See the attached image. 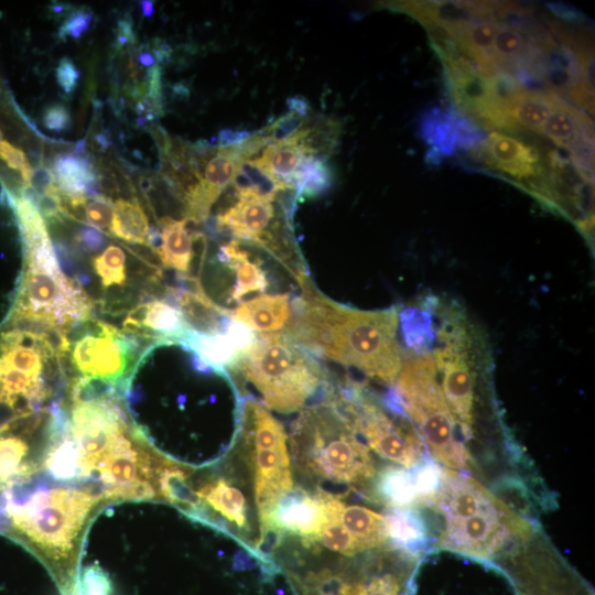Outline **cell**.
<instances>
[{"label":"cell","instance_id":"cell-1","mask_svg":"<svg viewBox=\"0 0 595 595\" xmlns=\"http://www.w3.org/2000/svg\"><path fill=\"white\" fill-rule=\"evenodd\" d=\"M286 333L313 355L393 385L402 367L398 310L363 311L332 301L306 281Z\"/></svg>","mask_w":595,"mask_h":595},{"label":"cell","instance_id":"cell-2","mask_svg":"<svg viewBox=\"0 0 595 595\" xmlns=\"http://www.w3.org/2000/svg\"><path fill=\"white\" fill-rule=\"evenodd\" d=\"M443 518L435 547L483 560L529 533L528 523L470 476L443 469L435 490L424 499Z\"/></svg>","mask_w":595,"mask_h":595},{"label":"cell","instance_id":"cell-3","mask_svg":"<svg viewBox=\"0 0 595 595\" xmlns=\"http://www.w3.org/2000/svg\"><path fill=\"white\" fill-rule=\"evenodd\" d=\"M93 493L71 487L40 488L22 499L6 493L13 527L35 545L62 595H69L77 582L76 541L102 499Z\"/></svg>","mask_w":595,"mask_h":595},{"label":"cell","instance_id":"cell-4","mask_svg":"<svg viewBox=\"0 0 595 595\" xmlns=\"http://www.w3.org/2000/svg\"><path fill=\"white\" fill-rule=\"evenodd\" d=\"M291 446L296 467L318 482L353 486L376 474L368 446L328 393L323 402L301 412L292 428Z\"/></svg>","mask_w":595,"mask_h":595},{"label":"cell","instance_id":"cell-5","mask_svg":"<svg viewBox=\"0 0 595 595\" xmlns=\"http://www.w3.org/2000/svg\"><path fill=\"white\" fill-rule=\"evenodd\" d=\"M230 370L256 388L266 408L281 413L303 409L325 380L314 355L285 333L258 335Z\"/></svg>","mask_w":595,"mask_h":595},{"label":"cell","instance_id":"cell-6","mask_svg":"<svg viewBox=\"0 0 595 595\" xmlns=\"http://www.w3.org/2000/svg\"><path fill=\"white\" fill-rule=\"evenodd\" d=\"M437 376L429 354L408 358L396 380L397 398L416 424L433 456L450 469H464L470 456Z\"/></svg>","mask_w":595,"mask_h":595},{"label":"cell","instance_id":"cell-7","mask_svg":"<svg viewBox=\"0 0 595 595\" xmlns=\"http://www.w3.org/2000/svg\"><path fill=\"white\" fill-rule=\"evenodd\" d=\"M23 252L25 271L13 316L37 318L62 331L86 321L93 302L61 270L51 239L28 245Z\"/></svg>","mask_w":595,"mask_h":595},{"label":"cell","instance_id":"cell-8","mask_svg":"<svg viewBox=\"0 0 595 595\" xmlns=\"http://www.w3.org/2000/svg\"><path fill=\"white\" fill-rule=\"evenodd\" d=\"M239 434L251 455L261 543L277 505L293 488L288 435L282 424L253 398L242 401Z\"/></svg>","mask_w":595,"mask_h":595},{"label":"cell","instance_id":"cell-9","mask_svg":"<svg viewBox=\"0 0 595 595\" xmlns=\"http://www.w3.org/2000/svg\"><path fill=\"white\" fill-rule=\"evenodd\" d=\"M442 314L433 360L445 400L464 441H467L473 437L475 421L476 372L473 339L465 315L457 305L445 306Z\"/></svg>","mask_w":595,"mask_h":595},{"label":"cell","instance_id":"cell-10","mask_svg":"<svg viewBox=\"0 0 595 595\" xmlns=\"http://www.w3.org/2000/svg\"><path fill=\"white\" fill-rule=\"evenodd\" d=\"M328 393L354 430L365 439L368 448L407 468L420 462L422 443L419 439L391 419L359 386L347 385L337 393L329 388Z\"/></svg>","mask_w":595,"mask_h":595},{"label":"cell","instance_id":"cell-11","mask_svg":"<svg viewBox=\"0 0 595 595\" xmlns=\"http://www.w3.org/2000/svg\"><path fill=\"white\" fill-rule=\"evenodd\" d=\"M94 331L78 337L72 347V363L82 379L119 386L127 377L137 344L113 325L96 322Z\"/></svg>","mask_w":595,"mask_h":595},{"label":"cell","instance_id":"cell-12","mask_svg":"<svg viewBox=\"0 0 595 595\" xmlns=\"http://www.w3.org/2000/svg\"><path fill=\"white\" fill-rule=\"evenodd\" d=\"M340 498L316 488L310 493L292 488L277 505L266 539L280 543L285 534L299 537L306 548H312L337 509ZM261 544V545H262Z\"/></svg>","mask_w":595,"mask_h":595},{"label":"cell","instance_id":"cell-13","mask_svg":"<svg viewBox=\"0 0 595 595\" xmlns=\"http://www.w3.org/2000/svg\"><path fill=\"white\" fill-rule=\"evenodd\" d=\"M479 153L487 165L518 181L540 201L549 195L551 180H548L537 148L495 131L485 137Z\"/></svg>","mask_w":595,"mask_h":595},{"label":"cell","instance_id":"cell-14","mask_svg":"<svg viewBox=\"0 0 595 595\" xmlns=\"http://www.w3.org/2000/svg\"><path fill=\"white\" fill-rule=\"evenodd\" d=\"M195 506L190 516L214 520L217 528H236V537L250 531L248 504L240 488L226 477L213 478L193 491Z\"/></svg>","mask_w":595,"mask_h":595},{"label":"cell","instance_id":"cell-15","mask_svg":"<svg viewBox=\"0 0 595 595\" xmlns=\"http://www.w3.org/2000/svg\"><path fill=\"white\" fill-rule=\"evenodd\" d=\"M256 337L252 331L230 318L223 333L206 335L191 332L181 343L209 367L228 372Z\"/></svg>","mask_w":595,"mask_h":595},{"label":"cell","instance_id":"cell-16","mask_svg":"<svg viewBox=\"0 0 595 595\" xmlns=\"http://www.w3.org/2000/svg\"><path fill=\"white\" fill-rule=\"evenodd\" d=\"M123 327L154 343L183 342L191 333L178 309L162 300L137 305L128 313Z\"/></svg>","mask_w":595,"mask_h":595},{"label":"cell","instance_id":"cell-17","mask_svg":"<svg viewBox=\"0 0 595 595\" xmlns=\"http://www.w3.org/2000/svg\"><path fill=\"white\" fill-rule=\"evenodd\" d=\"M292 316L290 295L262 294L241 303L230 312V318L259 334L286 329Z\"/></svg>","mask_w":595,"mask_h":595},{"label":"cell","instance_id":"cell-18","mask_svg":"<svg viewBox=\"0 0 595 595\" xmlns=\"http://www.w3.org/2000/svg\"><path fill=\"white\" fill-rule=\"evenodd\" d=\"M220 259L235 272L236 283L231 292L235 302L251 294L264 292L269 285L261 261L250 257L238 240H231L220 249Z\"/></svg>","mask_w":595,"mask_h":595},{"label":"cell","instance_id":"cell-19","mask_svg":"<svg viewBox=\"0 0 595 595\" xmlns=\"http://www.w3.org/2000/svg\"><path fill=\"white\" fill-rule=\"evenodd\" d=\"M456 111H444L433 107L424 112L420 120V133L430 145L426 154L429 163H439L458 149V131L456 126Z\"/></svg>","mask_w":595,"mask_h":595},{"label":"cell","instance_id":"cell-20","mask_svg":"<svg viewBox=\"0 0 595 595\" xmlns=\"http://www.w3.org/2000/svg\"><path fill=\"white\" fill-rule=\"evenodd\" d=\"M161 245L155 251L162 264L186 274L193 258V235L186 228L184 220L162 217L159 220Z\"/></svg>","mask_w":595,"mask_h":595},{"label":"cell","instance_id":"cell-21","mask_svg":"<svg viewBox=\"0 0 595 595\" xmlns=\"http://www.w3.org/2000/svg\"><path fill=\"white\" fill-rule=\"evenodd\" d=\"M339 521L363 551L379 548L388 541L385 516L369 508L344 502Z\"/></svg>","mask_w":595,"mask_h":595},{"label":"cell","instance_id":"cell-22","mask_svg":"<svg viewBox=\"0 0 595 595\" xmlns=\"http://www.w3.org/2000/svg\"><path fill=\"white\" fill-rule=\"evenodd\" d=\"M52 167L56 185L62 195L66 197L85 195L86 187L99 180L86 154H58L55 156Z\"/></svg>","mask_w":595,"mask_h":595},{"label":"cell","instance_id":"cell-23","mask_svg":"<svg viewBox=\"0 0 595 595\" xmlns=\"http://www.w3.org/2000/svg\"><path fill=\"white\" fill-rule=\"evenodd\" d=\"M562 98L554 91L523 90L512 102L509 116L517 128L539 133L542 123L552 113Z\"/></svg>","mask_w":595,"mask_h":595},{"label":"cell","instance_id":"cell-24","mask_svg":"<svg viewBox=\"0 0 595 595\" xmlns=\"http://www.w3.org/2000/svg\"><path fill=\"white\" fill-rule=\"evenodd\" d=\"M257 162L284 187H292V180L306 154L298 140L271 142Z\"/></svg>","mask_w":595,"mask_h":595},{"label":"cell","instance_id":"cell-25","mask_svg":"<svg viewBox=\"0 0 595 595\" xmlns=\"http://www.w3.org/2000/svg\"><path fill=\"white\" fill-rule=\"evenodd\" d=\"M47 397L43 381L0 363V402L14 407L23 398L30 411Z\"/></svg>","mask_w":595,"mask_h":595},{"label":"cell","instance_id":"cell-26","mask_svg":"<svg viewBox=\"0 0 595 595\" xmlns=\"http://www.w3.org/2000/svg\"><path fill=\"white\" fill-rule=\"evenodd\" d=\"M241 161L244 159L238 145L213 147L202 165L199 182L219 197L230 185Z\"/></svg>","mask_w":595,"mask_h":595},{"label":"cell","instance_id":"cell-27","mask_svg":"<svg viewBox=\"0 0 595 595\" xmlns=\"http://www.w3.org/2000/svg\"><path fill=\"white\" fill-rule=\"evenodd\" d=\"M110 232L131 244L147 245L150 226L148 217L137 201L119 198L115 203Z\"/></svg>","mask_w":595,"mask_h":595},{"label":"cell","instance_id":"cell-28","mask_svg":"<svg viewBox=\"0 0 595 595\" xmlns=\"http://www.w3.org/2000/svg\"><path fill=\"white\" fill-rule=\"evenodd\" d=\"M339 132V123L331 118L320 117L313 121L310 119L298 142L303 148L306 158L326 161L338 143Z\"/></svg>","mask_w":595,"mask_h":595},{"label":"cell","instance_id":"cell-29","mask_svg":"<svg viewBox=\"0 0 595 595\" xmlns=\"http://www.w3.org/2000/svg\"><path fill=\"white\" fill-rule=\"evenodd\" d=\"M333 172L324 160L306 158L296 170L292 180V187L300 197H314L331 187Z\"/></svg>","mask_w":595,"mask_h":595},{"label":"cell","instance_id":"cell-30","mask_svg":"<svg viewBox=\"0 0 595 595\" xmlns=\"http://www.w3.org/2000/svg\"><path fill=\"white\" fill-rule=\"evenodd\" d=\"M378 493L394 507L421 499L414 476L403 469L388 468L379 477Z\"/></svg>","mask_w":595,"mask_h":595},{"label":"cell","instance_id":"cell-31","mask_svg":"<svg viewBox=\"0 0 595 595\" xmlns=\"http://www.w3.org/2000/svg\"><path fill=\"white\" fill-rule=\"evenodd\" d=\"M28 451L26 442L19 436L0 437V485L33 474V466L22 463Z\"/></svg>","mask_w":595,"mask_h":595},{"label":"cell","instance_id":"cell-32","mask_svg":"<svg viewBox=\"0 0 595 595\" xmlns=\"http://www.w3.org/2000/svg\"><path fill=\"white\" fill-rule=\"evenodd\" d=\"M66 426V433L55 440L44 459V466L50 475L61 480L78 477L77 451L69 435L68 425Z\"/></svg>","mask_w":595,"mask_h":595},{"label":"cell","instance_id":"cell-33","mask_svg":"<svg viewBox=\"0 0 595 595\" xmlns=\"http://www.w3.org/2000/svg\"><path fill=\"white\" fill-rule=\"evenodd\" d=\"M93 267L102 288L125 284L127 279L126 255L120 247L108 246L100 256L93 260Z\"/></svg>","mask_w":595,"mask_h":595},{"label":"cell","instance_id":"cell-34","mask_svg":"<svg viewBox=\"0 0 595 595\" xmlns=\"http://www.w3.org/2000/svg\"><path fill=\"white\" fill-rule=\"evenodd\" d=\"M343 505L344 501H340L316 543H321L323 547L335 553L353 556L364 551L339 521V512Z\"/></svg>","mask_w":595,"mask_h":595},{"label":"cell","instance_id":"cell-35","mask_svg":"<svg viewBox=\"0 0 595 595\" xmlns=\"http://www.w3.org/2000/svg\"><path fill=\"white\" fill-rule=\"evenodd\" d=\"M309 121L310 117L288 111L266 127L262 132L269 138L270 143L299 140L301 132L307 126Z\"/></svg>","mask_w":595,"mask_h":595},{"label":"cell","instance_id":"cell-36","mask_svg":"<svg viewBox=\"0 0 595 595\" xmlns=\"http://www.w3.org/2000/svg\"><path fill=\"white\" fill-rule=\"evenodd\" d=\"M111 582L98 565L84 569L69 595H111Z\"/></svg>","mask_w":595,"mask_h":595},{"label":"cell","instance_id":"cell-37","mask_svg":"<svg viewBox=\"0 0 595 595\" xmlns=\"http://www.w3.org/2000/svg\"><path fill=\"white\" fill-rule=\"evenodd\" d=\"M0 161L3 162L9 170L20 174V190L23 187H31L30 182L33 167L21 148L13 145L8 140H2L0 143Z\"/></svg>","mask_w":595,"mask_h":595},{"label":"cell","instance_id":"cell-38","mask_svg":"<svg viewBox=\"0 0 595 595\" xmlns=\"http://www.w3.org/2000/svg\"><path fill=\"white\" fill-rule=\"evenodd\" d=\"M115 205L110 198L98 196L93 198L85 207V218L96 229L108 230L112 225Z\"/></svg>","mask_w":595,"mask_h":595},{"label":"cell","instance_id":"cell-39","mask_svg":"<svg viewBox=\"0 0 595 595\" xmlns=\"http://www.w3.org/2000/svg\"><path fill=\"white\" fill-rule=\"evenodd\" d=\"M93 12L87 7H80L66 14L58 31V37H82L91 26Z\"/></svg>","mask_w":595,"mask_h":595},{"label":"cell","instance_id":"cell-40","mask_svg":"<svg viewBox=\"0 0 595 595\" xmlns=\"http://www.w3.org/2000/svg\"><path fill=\"white\" fill-rule=\"evenodd\" d=\"M42 121L46 129L54 132H63L71 127L72 118L64 105L51 104L44 109Z\"/></svg>","mask_w":595,"mask_h":595},{"label":"cell","instance_id":"cell-41","mask_svg":"<svg viewBox=\"0 0 595 595\" xmlns=\"http://www.w3.org/2000/svg\"><path fill=\"white\" fill-rule=\"evenodd\" d=\"M55 77L58 86L65 94H72L77 87L80 78V71L68 57H63L55 69Z\"/></svg>","mask_w":595,"mask_h":595},{"label":"cell","instance_id":"cell-42","mask_svg":"<svg viewBox=\"0 0 595 595\" xmlns=\"http://www.w3.org/2000/svg\"><path fill=\"white\" fill-rule=\"evenodd\" d=\"M75 241L80 249L87 252H97L106 245V237L94 227L83 226L75 236Z\"/></svg>","mask_w":595,"mask_h":595},{"label":"cell","instance_id":"cell-43","mask_svg":"<svg viewBox=\"0 0 595 595\" xmlns=\"http://www.w3.org/2000/svg\"><path fill=\"white\" fill-rule=\"evenodd\" d=\"M55 183L53 171L48 167L40 165L33 169L30 185L39 197L45 193L48 186Z\"/></svg>","mask_w":595,"mask_h":595},{"label":"cell","instance_id":"cell-44","mask_svg":"<svg viewBox=\"0 0 595 595\" xmlns=\"http://www.w3.org/2000/svg\"><path fill=\"white\" fill-rule=\"evenodd\" d=\"M251 134V132L246 130L221 129L218 132L215 147L225 148L237 145L246 141Z\"/></svg>","mask_w":595,"mask_h":595},{"label":"cell","instance_id":"cell-45","mask_svg":"<svg viewBox=\"0 0 595 595\" xmlns=\"http://www.w3.org/2000/svg\"><path fill=\"white\" fill-rule=\"evenodd\" d=\"M117 45L120 48L126 46L127 44H133L136 41L134 31L132 29V21L129 20V18L121 19L118 22V30H117Z\"/></svg>","mask_w":595,"mask_h":595},{"label":"cell","instance_id":"cell-46","mask_svg":"<svg viewBox=\"0 0 595 595\" xmlns=\"http://www.w3.org/2000/svg\"><path fill=\"white\" fill-rule=\"evenodd\" d=\"M288 107L289 111L296 112L301 116L309 117L310 113V105L307 100L300 96H293L288 99Z\"/></svg>","mask_w":595,"mask_h":595},{"label":"cell","instance_id":"cell-47","mask_svg":"<svg viewBox=\"0 0 595 595\" xmlns=\"http://www.w3.org/2000/svg\"><path fill=\"white\" fill-rule=\"evenodd\" d=\"M549 8L554 12V14L564 20L581 21L583 17L580 12L574 13V8H566L563 4H549Z\"/></svg>","mask_w":595,"mask_h":595},{"label":"cell","instance_id":"cell-48","mask_svg":"<svg viewBox=\"0 0 595 595\" xmlns=\"http://www.w3.org/2000/svg\"><path fill=\"white\" fill-rule=\"evenodd\" d=\"M137 62L143 67L151 68L158 65L155 57L150 48L140 47L137 54Z\"/></svg>","mask_w":595,"mask_h":595},{"label":"cell","instance_id":"cell-49","mask_svg":"<svg viewBox=\"0 0 595 595\" xmlns=\"http://www.w3.org/2000/svg\"><path fill=\"white\" fill-rule=\"evenodd\" d=\"M140 3H141V10H142L143 15L149 17V18L152 17L153 10H154L153 2L141 1Z\"/></svg>","mask_w":595,"mask_h":595}]
</instances>
